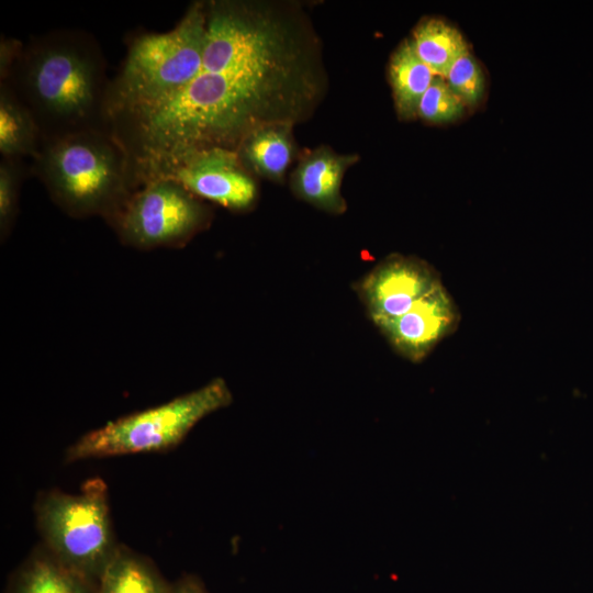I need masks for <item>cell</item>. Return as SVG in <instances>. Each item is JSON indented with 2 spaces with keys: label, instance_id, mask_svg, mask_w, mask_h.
<instances>
[{
  "label": "cell",
  "instance_id": "9a60e30c",
  "mask_svg": "<svg viewBox=\"0 0 593 593\" xmlns=\"http://www.w3.org/2000/svg\"><path fill=\"white\" fill-rule=\"evenodd\" d=\"M42 147L40 128L8 80L0 85V153L3 158L36 157Z\"/></svg>",
  "mask_w": 593,
  "mask_h": 593
},
{
  "label": "cell",
  "instance_id": "d6986e66",
  "mask_svg": "<svg viewBox=\"0 0 593 593\" xmlns=\"http://www.w3.org/2000/svg\"><path fill=\"white\" fill-rule=\"evenodd\" d=\"M444 78L465 105L474 107L484 96V75L479 61L470 52L459 57Z\"/></svg>",
  "mask_w": 593,
  "mask_h": 593
},
{
  "label": "cell",
  "instance_id": "9c48e42d",
  "mask_svg": "<svg viewBox=\"0 0 593 593\" xmlns=\"http://www.w3.org/2000/svg\"><path fill=\"white\" fill-rule=\"evenodd\" d=\"M440 282L437 271L425 260L392 254L360 281L358 294L378 326L404 314Z\"/></svg>",
  "mask_w": 593,
  "mask_h": 593
},
{
  "label": "cell",
  "instance_id": "e0dca14e",
  "mask_svg": "<svg viewBox=\"0 0 593 593\" xmlns=\"http://www.w3.org/2000/svg\"><path fill=\"white\" fill-rule=\"evenodd\" d=\"M410 41L423 63L435 75L441 77H445L459 57L469 53V46L461 32L439 18L422 20L414 27Z\"/></svg>",
  "mask_w": 593,
  "mask_h": 593
},
{
  "label": "cell",
  "instance_id": "ba28073f",
  "mask_svg": "<svg viewBox=\"0 0 593 593\" xmlns=\"http://www.w3.org/2000/svg\"><path fill=\"white\" fill-rule=\"evenodd\" d=\"M155 178L171 179L197 198L232 211L248 210L257 199V186L250 172L236 150L227 148L195 152L152 179Z\"/></svg>",
  "mask_w": 593,
  "mask_h": 593
},
{
  "label": "cell",
  "instance_id": "7c38bea8",
  "mask_svg": "<svg viewBox=\"0 0 593 593\" xmlns=\"http://www.w3.org/2000/svg\"><path fill=\"white\" fill-rule=\"evenodd\" d=\"M5 593H98V584L37 546L12 572Z\"/></svg>",
  "mask_w": 593,
  "mask_h": 593
},
{
  "label": "cell",
  "instance_id": "8992f818",
  "mask_svg": "<svg viewBox=\"0 0 593 593\" xmlns=\"http://www.w3.org/2000/svg\"><path fill=\"white\" fill-rule=\"evenodd\" d=\"M232 392L222 378L167 403L116 418L90 430L66 451L68 462L138 452L164 451L179 445L203 417L228 406Z\"/></svg>",
  "mask_w": 593,
  "mask_h": 593
},
{
  "label": "cell",
  "instance_id": "ac0fdd59",
  "mask_svg": "<svg viewBox=\"0 0 593 593\" xmlns=\"http://www.w3.org/2000/svg\"><path fill=\"white\" fill-rule=\"evenodd\" d=\"M465 108V103L454 93L445 78L435 75L419 100L417 116L433 124L449 123L461 118Z\"/></svg>",
  "mask_w": 593,
  "mask_h": 593
},
{
  "label": "cell",
  "instance_id": "8fae6325",
  "mask_svg": "<svg viewBox=\"0 0 593 593\" xmlns=\"http://www.w3.org/2000/svg\"><path fill=\"white\" fill-rule=\"evenodd\" d=\"M358 161V155H342L321 146L304 155L291 176L293 192L302 200L328 213L340 214L347 205L340 193L345 171Z\"/></svg>",
  "mask_w": 593,
  "mask_h": 593
},
{
  "label": "cell",
  "instance_id": "2e32d148",
  "mask_svg": "<svg viewBox=\"0 0 593 593\" xmlns=\"http://www.w3.org/2000/svg\"><path fill=\"white\" fill-rule=\"evenodd\" d=\"M170 589L153 561L124 545L98 584V593H170Z\"/></svg>",
  "mask_w": 593,
  "mask_h": 593
},
{
  "label": "cell",
  "instance_id": "5b68a950",
  "mask_svg": "<svg viewBox=\"0 0 593 593\" xmlns=\"http://www.w3.org/2000/svg\"><path fill=\"white\" fill-rule=\"evenodd\" d=\"M34 512L42 545L63 564L99 584L120 548L104 481L91 478L76 494L42 492Z\"/></svg>",
  "mask_w": 593,
  "mask_h": 593
},
{
  "label": "cell",
  "instance_id": "4fadbf2b",
  "mask_svg": "<svg viewBox=\"0 0 593 593\" xmlns=\"http://www.w3.org/2000/svg\"><path fill=\"white\" fill-rule=\"evenodd\" d=\"M292 126L276 123L250 132L236 149L244 167L249 172L281 181L294 155Z\"/></svg>",
  "mask_w": 593,
  "mask_h": 593
},
{
  "label": "cell",
  "instance_id": "44dd1931",
  "mask_svg": "<svg viewBox=\"0 0 593 593\" xmlns=\"http://www.w3.org/2000/svg\"><path fill=\"white\" fill-rule=\"evenodd\" d=\"M170 593H209L202 581L192 574H184L171 583Z\"/></svg>",
  "mask_w": 593,
  "mask_h": 593
},
{
  "label": "cell",
  "instance_id": "6da1fadb",
  "mask_svg": "<svg viewBox=\"0 0 593 593\" xmlns=\"http://www.w3.org/2000/svg\"><path fill=\"white\" fill-rule=\"evenodd\" d=\"M202 64L182 88L105 121L136 187L208 148L236 150L256 128L296 123L322 94L315 40L278 4L210 1Z\"/></svg>",
  "mask_w": 593,
  "mask_h": 593
},
{
  "label": "cell",
  "instance_id": "277c9868",
  "mask_svg": "<svg viewBox=\"0 0 593 593\" xmlns=\"http://www.w3.org/2000/svg\"><path fill=\"white\" fill-rule=\"evenodd\" d=\"M206 41L205 2L192 3L164 33H143L130 44L120 72L109 82L104 122L125 110L163 99L199 71Z\"/></svg>",
  "mask_w": 593,
  "mask_h": 593
},
{
  "label": "cell",
  "instance_id": "52a82bcc",
  "mask_svg": "<svg viewBox=\"0 0 593 593\" xmlns=\"http://www.w3.org/2000/svg\"><path fill=\"white\" fill-rule=\"evenodd\" d=\"M210 220L199 198L171 179L155 178L133 192L109 225L122 244L149 250L182 247Z\"/></svg>",
  "mask_w": 593,
  "mask_h": 593
},
{
  "label": "cell",
  "instance_id": "ffe728a7",
  "mask_svg": "<svg viewBox=\"0 0 593 593\" xmlns=\"http://www.w3.org/2000/svg\"><path fill=\"white\" fill-rule=\"evenodd\" d=\"M23 177L21 159L2 158L0 163V238L10 235L19 211V194Z\"/></svg>",
  "mask_w": 593,
  "mask_h": 593
},
{
  "label": "cell",
  "instance_id": "3957f363",
  "mask_svg": "<svg viewBox=\"0 0 593 593\" xmlns=\"http://www.w3.org/2000/svg\"><path fill=\"white\" fill-rule=\"evenodd\" d=\"M33 159L52 200L75 219L100 216L110 224L137 189L126 149L107 130L46 141Z\"/></svg>",
  "mask_w": 593,
  "mask_h": 593
},
{
  "label": "cell",
  "instance_id": "5bb4252c",
  "mask_svg": "<svg viewBox=\"0 0 593 593\" xmlns=\"http://www.w3.org/2000/svg\"><path fill=\"white\" fill-rule=\"evenodd\" d=\"M388 75L399 118L415 119L419 100L435 74L416 55L410 40H404L391 55Z\"/></svg>",
  "mask_w": 593,
  "mask_h": 593
},
{
  "label": "cell",
  "instance_id": "30bf717a",
  "mask_svg": "<svg viewBox=\"0 0 593 593\" xmlns=\"http://www.w3.org/2000/svg\"><path fill=\"white\" fill-rule=\"evenodd\" d=\"M459 322L458 305L440 282L404 314L378 328L399 355L419 362L456 331Z\"/></svg>",
  "mask_w": 593,
  "mask_h": 593
},
{
  "label": "cell",
  "instance_id": "7a4b0ae2",
  "mask_svg": "<svg viewBox=\"0 0 593 593\" xmlns=\"http://www.w3.org/2000/svg\"><path fill=\"white\" fill-rule=\"evenodd\" d=\"M104 69L102 53L90 36L63 31L21 47L4 80L32 113L43 144L70 133L107 130Z\"/></svg>",
  "mask_w": 593,
  "mask_h": 593
}]
</instances>
